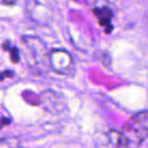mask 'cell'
I'll return each instance as SVG.
<instances>
[{"label": "cell", "mask_w": 148, "mask_h": 148, "mask_svg": "<svg viewBox=\"0 0 148 148\" xmlns=\"http://www.w3.org/2000/svg\"><path fill=\"white\" fill-rule=\"evenodd\" d=\"M119 132L123 148H138L148 138V111L134 114Z\"/></svg>", "instance_id": "cell-1"}, {"label": "cell", "mask_w": 148, "mask_h": 148, "mask_svg": "<svg viewBox=\"0 0 148 148\" xmlns=\"http://www.w3.org/2000/svg\"><path fill=\"white\" fill-rule=\"evenodd\" d=\"M21 39L29 65L39 72H45L50 67V52L44 42L36 36H22Z\"/></svg>", "instance_id": "cell-2"}, {"label": "cell", "mask_w": 148, "mask_h": 148, "mask_svg": "<svg viewBox=\"0 0 148 148\" xmlns=\"http://www.w3.org/2000/svg\"><path fill=\"white\" fill-rule=\"evenodd\" d=\"M50 68L62 75L75 74V62L71 53L64 49H54L50 51Z\"/></svg>", "instance_id": "cell-3"}, {"label": "cell", "mask_w": 148, "mask_h": 148, "mask_svg": "<svg viewBox=\"0 0 148 148\" xmlns=\"http://www.w3.org/2000/svg\"><path fill=\"white\" fill-rule=\"evenodd\" d=\"M95 142L97 148H123L120 132L114 130L103 133L99 139H96Z\"/></svg>", "instance_id": "cell-4"}, {"label": "cell", "mask_w": 148, "mask_h": 148, "mask_svg": "<svg viewBox=\"0 0 148 148\" xmlns=\"http://www.w3.org/2000/svg\"><path fill=\"white\" fill-rule=\"evenodd\" d=\"M94 13H95L96 16L98 17L99 23H101L102 25H105L106 28H110V21H111L112 13L109 10L108 7L102 8V9H96V10H94Z\"/></svg>", "instance_id": "cell-5"}, {"label": "cell", "mask_w": 148, "mask_h": 148, "mask_svg": "<svg viewBox=\"0 0 148 148\" xmlns=\"http://www.w3.org/2000/svg\"><path fill=\"white\" fill-rule=\"evenodd\" d=\"M2 49L9 52V56H10V60H12V62L16 64V62H18V61H20V51H18V49H17L15 45H12L8 40H6V42H3V43H2Z\"/></svg>", "instance_id": "cell-6"}, {"label": "cell", "mask_w": 148, "mask_h": 148, "mask_svg": "<svg viewBox=\"0 0 148 148\" xmlns=\"http://www.w3.org/2000/svg\"><path fill=\"white\" fill-rule=\"evenodd\" d=\"M84 1L88 6H90L92 8V10L105 8L109 3V0H84Z\"/></svg>", "instance_id": "cell-7"}, {"label": "cell", "mask_w": 148, "mask_h": 148, "mask_svg": "<svg viewBox=\"0 0 148 148\" xmlns=\"http://www.w3.org/2000/svg\"><path fill=\"white\" fill-rule=\"evenodd\" d=\"M18 141L16 139H0V148H17Z\"/></svg>", "instance_id": "cell-8"}, {"label": "cell", "mask_w": 148, "mask_h": 148, "mask_svg": "<svg viewBox=\"0 0 148 148\" xmlns=\"http://www.w3.org/2000/svg\"><path fill=\"white\" fill-rule=\"evenodd\" d=\"M14 75V72L13 71H3L0 73V81L3 80V79H7V77H12Z\"/></svg>", "instance_id": "cell-9"}, {"label": "cell", "mask_w": 148, "mask_h": 148, "mask_svg": "<svg viewBox=\"0 0 148 148\" xmlns=\"http://www.w3.org/2000/svg\"><path fill=\"white\" fill-rule=\"evenodd\" d=\"M2 2L6 5H14L16 2V0H2Z\"/></svg>", "instance_id": "cell-10"}, {"label": "cell", "mask_w": 148, "mask_h": 148, "mask_svg": "<svg viewBox=\"0 0 148 148\" xmlns=\"http://www.w3.org/2000/svg\"><path fill=\"white\" fill-rule=\"evenodd\" d=\"M146 15H147V22H148V12L146 13Z\"/></svg>", "instance_id": "cell-11"}]
</instances>
